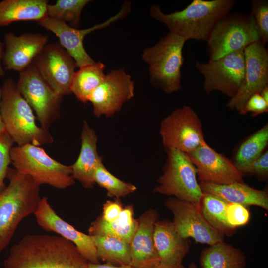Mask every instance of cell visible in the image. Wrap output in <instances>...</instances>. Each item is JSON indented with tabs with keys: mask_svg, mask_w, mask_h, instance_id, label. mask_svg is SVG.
<instances>
[{
	"mask_svg": "<svg viewBox=\"0 0 268 268\" xmlns=\"http://www.w3.org/2000/svg\"><path fill=\"white\" fill-rule=\"evenodd\" d=\"M75 245L60 236L29 234L11 248L4 268H87Z\"/></svg>",
	"mask_w": 268,
	"mask_h": 268,
	"instance_id": "1",
	"label": "cell"
},
{
	"mask_svg": "<svg viewBox=\"0 0 268 268\" xmlns=\"http://www.w3.org/2000/svg\"><path fill=\"white\" fill-rule=\"evenodd\" d=\"M236 3V0H193L183 10L170 13H164L154 4L149 14L165 25L169 32L186 40L207 42L216 25L230 13Z\"/></svg>",
	"mask_w": 268,
	"mask_h": 268,
	"instance_id": "2",
	"label": "cell"
},
{
	"mask_svg": "<svg viewBox=\"0 0 268 268\" xmlns=\"http://www.w3.org/2000/svg\"><path fill=\"white\" fill-rule=\"evenodd\" d=\"M8 185L0 193V253L9 244L20 222L36 211L40 185L29 176L8 169Z\"/></svg>",
	"mask_w": 268,
	"mask_h": 268,
	"instance_id": "3",
	"label": "cell"
},
{
	"mask_svg": "<svg viewBox=\"0 0 268 268\" xmlns=\"http://www.w3.org/2000/svg\"><path fill=\"white\" fill-rule=\"evenodd\" d=\"M1 88L0 111L5 131L18 146H39L54 141L49 130L38 126L33 111L19 92L12 78L4 80Z\"/></svg>",
	"mask_w": 268,
	"mask_h": 268,
	"instance_id": "4",
	"label": "cell"
},
{
	"mask_svg": "<svg viewBox=\"0 0 268 268\" xmlns=\"http://www.w3.org/2000/svg\"><path fill=\"white\" fill-rule=\"evenodd\" d=\"M186 41L169 32L142 52V59L148 65L150 83L166 94L177 92L182 88L183 48Z\"/></svg>",
	"mask_w": 268,
	"mask_h": 268,
	"instance_id": "5",
	"label": "cell"
},
{
	"mask_svg": "<svg viewBox=\"0 0 268 268\" xmlns=\"http://www.w3.org/2000/svg\"><path fill=\"white\" fill-rule=\"evenodd\" d=\"M10 158L16 171L29 176L40 186L48 184L64 189L75 183L71 165L55 160L39 146L31 144L13 146Z\"/></svg>",
	"mask_w": 268,
	"mask_h": 268,
	"instance_id": "6",
	"label": "cell"
},
{
	"mask_svg": "<svg viewBox=\"0 0 268 268\" xmlns=\"http://www.w3.org/2000/svg\"><path fill=\"white\" fill-rule=\"evenodd\" d=\"M167 152L164 172L154 192L190 202L201 209L203 192L195 167L187 153L175 149H167Z\"/></svg>",
	"mask_w": 268,
	"mask_h": 268,
	"instance_id": "7",
	"label": "cell"
},
{
	"mask_svg": "<svg viewBox=\"0 0 268 268\" xmlns=\"http://www.w3.org/2000/svg\"><path fill=\"white\" fill-rule=\"evenodd\" d=\"M258 41L259 35L250 13H230L216 25L206 42L209 60L245 49Z\"/></svg>",
	"mask_w": 268,
	"mask_h": 268,
	"instance_id": "8",
	"label": "cell"
},
{
	"mask_svg": "<svg viewBox=\"0 0 268 268\" xmlns=\"http://www.w3.org/2000/svg\"><path fill=\"white\" fill-rule=\"evenodd\" d=\"M19 73L16 82L19 92L35 112L40 126L49 130L51 125L60 117L63 97L44 80L33 62Z\"/></svg>",
	"mask_w": 268,
	"mask_h": 268,
	"instance_id": "9",
	"label": "cell"
},
{
	"mask_svg": "<svg viewBox=\"0 0 268 268\" xmlns=\"http://www.w3.org/2000/svg\"><path fill=\"white\" fill-rule=\"evenodd\" d=\"M244 49L207 63L196 62L195 68L204 78L203 90L206 94L219 91L231 98L237 93L244 78Z\"/></svg>",
	"mask_w": 268,
	"mask_h": 268,
	"instance_id": "10",
	"label": "cell"
},
{
	"mask_svg": "<svg viewBox=\"0 0 268 268\" xmlns=\"http://www.w3.org/2000/svg\"><path fill=\"white\" fill-rule=\"evenodd\" d=\"M160 134L166 149L189 153L205 142L201 120L190 106L172 112L161 122Z\"/></svg>",
	"mask_w": 268,
	"mask_h": 268,
	"instance_id": "11",
	"label": "cell"
},
{
	"mask_svg": "<svg viewBox=\"0 0 268 268\" xmlns=\"http://www.w3.org/2000/svg\"><path fill=\"white\" fill-rule=\"evenodd\" d=\"M33 63L56 93L62 97L71 93V85L77 66L74 58L59 43H47Z\"/></svg>",
	"mask_w": 268,
	"mask_h": 268,
	"instance_id": "12",
	"label": "cell"
},
{
	"mask_svg": "<svg viewBox=\"0 0 268 268\" xmlns=\"http://www.w3.org/2000/svg\"><path fill=\"white\" fill-rule=\"evenodd\" d=\"M130 11V2H125L116 14L103 23L84 29L72 27L65 22L47 16L37 22L41 26L56 35L60 45L74 58L77 67L80 68L95 62L84 48L83 40L85 36L97 30L108 26L116 21L123 19Z\"/></svg>",
	"mask_w": 268,
	"mask_h": 268,
	"instance_id": "13",
	"label": "cell"
},
{
	"mask_svg": "<svg viewBox=\"0 0 268 268\" xmlns=\"http://www.w3.org/2000/svg\"><path fill=\"white\" fill-rule=\"evenodd\" d=\"M165 206L172 212V222L183 238L209 246L224 241L223 234L212 227L201 209L192 203L171 197L166 201Z\"/></svg>",
	"mask_w": 268,
	"mask_h": 268,
	"instance_id": "14",
	"label": "cell"
},
{
	"mask_svg": "<svg viewBox=\"0 0 268 268\" xmlns=\"http://www.w3.org/2000/svg\"><path fill=\"white\" fill-rule=\"evenodd\" d=\"M134 82L122 69L112 70L89 97L95 116L108 118L119 112L134 96Z\"/></svg>",
	"mask_w": 268,
	"mask_h": 268,
	"instance_id": "15",
	"label": "cell"
},
{
	"mask_svg": "<svg viewBox=\"0 0 268 268\" xmlns=\"http://www.w3.org/2000/svg\"><path fill=\"white\" fill-rule=\"evenodd\" d=\"M245 73L243 82L237 93L227 103L230 109L242 110L248 99L268 85V52L260 41L244 49Z\"/></svg>",
	"mask_w": 268,
	"mask_h": 268,
	"instance_id": "16",
	"label": "cell"
},
{
	"mask_svg": "<svg viewBox=\"0 0 268 268\" xmlns=\"http://www.w3.org/2000/svg\"><path fill=\"white\" fill-rule=\"evenodd\" d=\"M187 155L196 168L200 181L218 184L244 182V174L234 163L206 142Z\"/></svg>",
	"mask_w": 268,
	"mask_h": 268,
	"instance_id": "17",
	"label": "cell"
},
{
	"mask_svg": "<svg viewBox=\"0 0 268 268\" xmlns=\"http://www.w3.org/2000/svg\"><path fill=\"white\" fill-rule=\"evenodd\" d=\"M34 215L37 223L43 229L57 233L73 243L88 262L100 263L92 236L78 231L62 219L52 208L47 197L41 198Z\"/></svg>",
	"mask_w": 268,
	"mask_h": 268,
	"instance_id": "18",
	"label": "cell"
},
{
	"mask_svg": "<svg viewBox=\"0 0 268 268\" xmlns=\"http://www.w3.org/2000/svg\"><path fill=\"white\" fill-rule=\"evenodd\" d=\"M48 40L47 35L41 33H25L19 36L11 32L5 34L2 59L5 70H23L33 62Z\"/></svg>",
	"mask_w": 268,
	"mask_h": 268,
	"instance_id": "19",
	"label": "cell"
},
{
	"mask_svg": "<svg viewBox=\"0 0 268 268\" xmlns=\"http://www.w3.org/2000/svg\"><path fill=\"white\" fill-rule=\"evenodd\" d=\"M159 214L149 209L138 219L137 228L130 243L131 266L134 268H152L160 263L153 240V231Z\"/></svg>",
	"mask_w": 268,
	"mask_h": 268,
	"instance_id": "20",
	"label": "cell"
},
{
	"mask_svg": "<svg viewBox=\"0 0 268 268\" xmlns=\"http://www.w3.org/2000/svg\"><path fill=\"white\" fill-rule=\"evenodd\" d=\"M153 240L161 264L174 266L181 265L190 250L189 239L183 238L172 222L166 219L158 220L155 222Z\"/></svg>",
	"mask_w": 268,
	"mask_h": 268,
	"instance_id": "21",
	"label": "cell"
},
{
	"mask_svg": "<svg viewBox=\"0 0 268 268\" xmlns=\"http://www.w3.org/2000/svg\"><path fill=\"white\" fill-rule=\"evenodd\" d=\"M199 185L203 193L215 195L228 203L256 206L268 210L267 192L252 188L244 182L218 184L200 181Z\"/></svg>",
	"mask_w": 268,
	"mask_h": 268,
	"instance_id": "22",
	"label": "cell"
},
{
	"mask_svg": "<svg viewBox=\"0 0 268 268\" xmlns=\"http://www.w3.org/2000/svg\"><path fill=\"white\" fill-rule=\"evenodd\" d=\"M81 144L78 157L71 165L72 176L86 188H91L95 184L94 174L98 164L102 162L97 150V136L95 131L87 121L83 123L81 134Z\"/></svg>",
	"mask_w": 268,
	"mask_h": 268,
	"instance_id": "23",
	"label": "cell"
},
{
	"mask_svg": "<svg viewBox=\"0 0 268 268\" xmlns=\"http://www.w3.org/2000/svg\"><path fill=\"white\" fill-rule=\"evenodd\" d=\"M48 0H3L0 1V27L26 20L36 21L46 16Z\"/></svg>",
	"mask_w": 268,
	"mask_h": 268,
	"instance_id": "24",
	"label": "cell"
},
{
	"mask_svg": "<svg viewBox=\"0 0 268 268\" xmlns=\"http://www.w3.org/2000/svg\"><path fill=\"white\" fill-rule=\"evenodd\" d=\"M199 262L202 268H245L247 257L241 250L222 241L203 249Z\"/></svg>",
	"mask_w": 268,
	"mask_h": 268,
	"instance_id": "25",
	"label": "cell"
},
{
	"mask_svg": "<svg viewBox=\"0 0 268 268\" xmlns=\"http://www.w3.org/2000/svg\"><path fill=\"white\" fill-rule=\"evenodd\" d=\"M105 65L100 61L79 68L75 72L70 90L80 102L86 103L93 91L104 79Z\"/></svg>",
	"mask_w": 268,
	"mask_h": 268,
	"instance_id": "26",
	"label": "cell"
},
{
	"mask_svg": "<svg viewBox=\"0 0 268 268\" xmlns=\"http://www.w3.org/2000/svg\"><path fill=\"white\" fill-rule=\"evenodd\" d=\"M99 261L115 265H131L130 243L110 236H91Z\"/></svg>",
	"mask_w": 268,
	"mask_h": 268,
	"instance_id": "27",
	"label": "cell"
},
{
	"mask_svg": "<svg viewBox=\"0 0 268 268\" xmlns=\"http://www.w3.org/2000/svg\"><path fill=\"white\" fill-rule=\"evenodd\" d=\"M228 203L211 194L203 193L201 211L207 222L224 236H231L236 229L228 223L226 208Z\"/></svg>",
	"mask_w": 268,
	"mask_h": 268,
	"instance_id": "28",
	"label": "cell"
},
{
	"mask_svg": "<svg viewBox=\"0 0 268 268\" xmlns=\"http://www.w3.org/2000/svg\"><path fill=\"white\" fill-rule=\"evenodd\" d=\"M268 143V125L253 134L239 147L233 162L243 174L248 166L261 154Z\"/></svg>",
	"mask_w": 268,
	"mask_h": 268,
	"instance_id": "29",
	"label": "cell"
},
{
	"mask_svg": "<svg viewBox=\"0 0 268 268\" xmlns=\"http://www.w3.org/2000/svg\"><path fill=\"white\" fill-rule=\"evenodd\" d=\"M89 0H58L48 4L46 16L77 28L80 24L81 13Z\"/></svg>",
	"mask_w": 268,
	"mask_h": 268,
	"instance_id": "30",
	"label": "cell"
},
{
	"mask_svg": "<svg viewBox=\"0 0 268 268\" xmlns=\"http://www.w3.org/2000/svg\"><path fill=\"white\" fill-rule=\"evenodd\" d=\"M95 183L107 190L109 197L120 199L133 193L136 187L124 182L112 174L104 166L103 161L97 166L94 174Z\"/></svg>",
	"mask_w": 268,
	"mask_h": 268,
	"instance_id": "31",
	"label": "cell"
},
{
	"mask_svg": "<svg viewBox=\"0 0 268 268\" xmlns=\"http://www.w3.org/2000/svg\"><path fill=\"white\" fill-rule=\"evenodd\" d=\"M138 225L137 219L132 224L125 226L117 220L113 222H106L100 216L91 223L88 229V234L90 236H112L130 243Z\"/></svg>",
	"mask_w": 268,
	"mask_h": 268,
	"instance_id": "32",
	"label": "cell"
},
{
	"mask_svg": "<svg viewBox=\"0 0 268 268\" xmlns=\"http://www.w3.org/2000/svg\"><path fill=\"white\" fill-rule=\"evenodd\" d=\"M252 15L260 41L266 45L268 42V1L253 0L251 2Z\"/></svg>",
	"mask_w": 268,
	"mask_h": 268,
	"instance_id": "33",
	"label": "cell"
},
{
	"mask_svg": "<svg viewBox=\"0 0 268 268\" xmlns=\"http://www.w3.org/2000/svg\"><path fill=\"white\" fill-rule=\"evenodd\" d=\"M14 142L6 131L0 134V193L5 188L9 165L11 163L10 150Z\"/></svg>",
	"mask_w": 268,
	"mask_h": 268,
	"instance_id": "34",
	"label": "cell"
},
{
	"mask_svg": "<svg viewBox=\"0 0 268 268\" xmlns=\"http://www.w3.org/2000/svg\"><path fill=\"white\" fill-rule=\"evenodd\" d=\"M226 217L228 224L236 229L246 225L250 218V214L247 207L236 203H228Z\"/></svg>",
	"mask_w": 268,
	"mask_h": 268,
	"instance_id": "35",
	"label": "cell"
},
{
	"mask_svg": "<svg viewBox=\"0 0 268 268\" xmlns=\"http://www.w3.org/2000/svg\"><path fill=\"white\" fill-rule=\"evenodd\" d=\"M268 111V103L261 97L259 93H255L248 99L240 113L244 115L248 112H251L253 116H256L267 112Z\"/></svg>",
	"mask_w": 268,
	"mask_h": 268,
	"instance_id": "36",
	"label": "cell"
},
{
	"mask_svg": "<svg viewBox=\"0 0 268 268\" xmlns=\"http://www.w3.org/2000/svg\"><path fill=\"white\" fill-rule=\"evenodd\" d=\"M244 174H255L262 178L268 175V151H266L251 163L243 172Z\"/></svg>",
	"mask_w": 268,
	"mask_h": 268,
	"instance_id": "37",
	"label": "cell"
},
{
	"mask_svg": "<svg viewBox=\"0 0 268 268\" xmlns=\"http://www.w3.org/2000/svg\"><path fill=\"white\" fill-rule=\"evenodd\" d=\"M123 208L120 199L108 200L103 204V212L100 216L106 222H113L118 219Z\"/></svg>",
	"mask_w": 268,
	"mask_h": 268,
	"instance_id": "38",
	"label": "cell"
},
{
	"mask_svg": "<svg viewBox=\"0 0 268 268\" xmlns=\"http://www.w3.org/2000/svg\"><path fill=\"white\" fill-rule=\"evenodd\" d=\"M134 210L132 205L123 207L117 220L121 224L128 226L132 224L136 220L134 217Z\"/></svg>",
	"mask_w": 268,
	"mask_h": 268,
	"instance_id": "39",
	"label": "cell"
},
{
	"mask_svg": "<svg viewBox=\"0 0 268 268\" xmlns=\"http://www.w3.org/2000/svg\"><path fill=\"white\" fill-rule=\"evenodd\" d=\"M87 268H134L130 265H115L109 263L100 264L88 262Z\"/></svg>",
	"mask_w": 268,
	"mask_h": 268,
	"instance_id": "40",
	"label": "cell"
},
{
	"mask_svg": "<svg viewBox=\"0 0 268 268\" xmlns=\"http://www.w3.org/2000/svg\"><path fill=\"white\" fill-rule=\"evenodd\" d=\"M4 53V46L3 42L0 40V78L4 75V71L1 66V60L3 59Z\"/></svg>",
	"mask_w": 268,
	"mask_h": 268,
	"instance_id": "41",
	"label": "cell"
},
{
	"mask_svg": "<svg viewBox=\"0 0 268 268\" xmlns=\"http://www.w3.org/2000/svg\"><path fill=\"white\" fill-rule=\"evenodd\" d=\"M152 268H185V267L182 265H165L159 263L158 265H156V266Z\"/></svg>",
	"mask_w": 268,
	"mask_h": 268,
	"instance_id": "42",
	"label": "cell"
},
{
	"mask_svg": "<svg viewBox=\"0 0 268 268\" xmlns=\"http://www.w3.org/2000/svg\"><path fill=\"white\" fill-rule=\"evenodd\" d=\"M259 94L268 103V85L266 86Z\"/></svg>",
	"mask_w": 268,
	"mask_h": 268,
	"instance_id": "43",
	"label": "cell"
},
{
	"mask_svg": "<svg viewBox=\"0 0 268 268\" xmlns=\"http://www.w3.org/2000/svg\"><path fill=\"white\" fill-rule=\"evenodd\" d=\"M1 98V88H0V105ZM5 131V127L3 123L0 111V134H2Z\"/></svg>",
	"mask_w": 268,
	"mask_h": 268,
	"instance_id": "44",
	"label": "cell"
},
{
	"mask_svg": "<svg viewBox=\"0 0 268 268\" xmlns=\"http://www.w3.org/2000/svg\"><path fill=\"white\" fill-rule=\"evenodd\" d=\"M187 268H198L197 267V266L195 263H192L191 264H190V265L188 266Z\"/></svg>",
	"mask_w": 268,
	"mask_h": 268,
	"instance_id": "45",
	"label": "cell"
}]
</instances>
